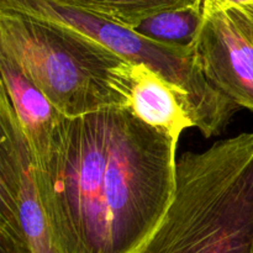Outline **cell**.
<instances>
[{
  "label": "cell",
  "mask_w": 253,
  "mask_h": 253,
  "mask_svg": "<svg viewBox=\"0 0 253 253\" xmlns=\"http://www.w3.org/2000/svg\"><path fill=\"white\" fill-rule=\"evenodd\" d=\"M188 1L192 0H73L63 4L93 12L131 29L150 15Z\"/></svg>",
  "instance_id": "30bf717a"
},
{
  "label": "cell",
  "mask_w": 253,
  "mask_h": 253,
  "mask_svg": "<svg viewBox=\"0 0 253 253\" xmlns=\"http://www.w3.org/2000/svg\"><path fill=\"white\" fill-rule=\"evenodd\" d=\"M0 225L10 227L31 253H59L40 197L34 156L1 86Z\"/></svg>",
  "instance_id": "5b68a950"
},
{
  "label": "cell",
  "mask_w": 253,
  "mask_h": 253,
  "mask_svg": "<svg viewBox=\"0 0 253 253\" xmlns=\"http://www.w3.org/2000/svg\"><path fill=\"white\" fill-rule=\"evenodd\" d=\"M0 10L53 22L103 44L135 64H145L180 93L194 127L205 137L219 135L239 105L209 83L193 52H183L141 36L130 27L57 0H0Z\"/></svg>",
  "instance_id": "277c9868"
},
{
  "label": "cell",
  "mask_w": 253,
  "mask_h": 253,
  "mask_svg": "<svg viewBox=\"0 0 253 253\" xmlns=\"http://www.w3.org/2000/svg\"><path fill=\"white\" fill-rule=\"evenodd\" d=\"M0 253H31L27 245L10 227L0 225Z\"/></svg>",
  "instance_id": "8fae6325"
},
{
  "label": "cell",
  "mask_w": 253,
  "mask_h": 253,
  "mask_svg": "<svg viewBox=\"0 0 253 253\" xmlns=\"http://www.w3.org/2000/svg\"><path fill=\"white\" fill-rule=\"evenodd\" d=\"M251 2H253V0H203L204 12L227 9V7L232 6H240V5L251 4Z\"/></svg>",
  "instance_id": "7c38bea8"
},
{
  "label": "cell",
  "mask_w": 253,
  "mask_h": 253,
  "mask_svg": "<svg viewBox=\"0 0 253 253\" xmlns=\"http://www.w3.org/2000/svg\"><path fill=\"white\" fill-rule=\"evenodd\" d=\"M178 141L127 108L62 118L37 184L59 253H132L169 209Z\"/></svg>",
  "instance_id": "6da1fadb"
},
{
  "label": "cell",
  "mask_w": 253,
  "mask_h": 253,
  "mask_svg": "<svg viewBox=\"0 0 253 253\" xmlns=\"http://www.w3.org/2000/svg\"><path fill=\"white\" fill-rule=\"evenodd\" d=\"M193 56L214 88L253 113V2L205 12Z\"/></svg>",
  "instance_id": "8992f818"
},
{
  "label": "cell",
  "mask_w": 253,
  "mask_h": 253,
  "mask_svg": "<svg viewBox=\"0 0 253 253\" xmlns=\"http://www.w3.org/2000/svg\"><path fill=\"white\" fill-rule=\"evenodd\" d=\"M0 86L6 91L36 167L47 160L62 115L6 54L0 53Z\"/></svg>",
  "instance_id": "52a82bcc"
},
{
  "label": "cell",
  "mask_w": 253,
  "mask_h": 253,
  "mask_svg": "<svg viewBox=\"0 0 253 253\" xmlns=\"http://www.w3.org/2000/svg\"><path fill=\"white\" fill-rule=\"evenodd\" d=\"M57 1H61V2H71L73 0H57Z\"/></svg>",
  "instance_id": "4fadbf2b"
},
{
  "label": "cell",
  "mask_w": 253,
  "mask_h": 253,
  "mask_svg": "<svg viewBox=\"0 0 253 253\" xmlns=\"http://www.w3.org/2000/svg\"><path fill=\"white\" fill-rule=\"evenodd\" d=\"M132 253H253V132L184 153L169 209Z\"/></svg>",
  "instance_id": "7a4b0ae2"
},
{
  "label": "cell",
  "mask_w": 253,
  "mask_h": 253,
  "mask_svg": "<svg viewBox=\"0 0 253 253\" xmlns=\"http://www.w3.org/2000/svg\"><path fill=\"white\" fill-rule=\"evenodd\" d=\"M127 109L142 123L178 142L183 131L194 127L179 91L145 64L131 67Z\"/></svg>",
  "instance_id": "ba28073f"
},
{
  "label": "cell",
  "mask_w": 253,
  "mask_h": 253,
  "mask_svg": "<svg viewBox=\"0 0 253 253\" xmlns=\"http://www.w3.org/2000/svg\"><path fill=\"white\" fill-rule=\"evenodd\" d=\"M203 0H192L141 20L131 29L157 43L193 52L204 24Z\"/></svg>",
  "instance_id": "9c48e42d"
},
{
  "label": "cell",
  "mask_w": 253,
  "mask_h": 253,
  "mask_svg": "<svg viewBox=\"0 0 253 253\" xmlns=\"http://www.w3.org/2000/svg\"><path fill=\"white\" fill-rule=\"evenodd\" d=\"M0 53L68 119L127 108L132 63L53 22L0 10Z\"/></svg>",
  "instance_id": "3957f363"
}]
</instances>
